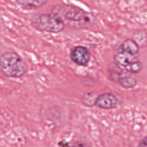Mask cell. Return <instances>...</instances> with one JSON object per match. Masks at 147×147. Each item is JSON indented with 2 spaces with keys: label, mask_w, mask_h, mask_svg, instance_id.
Wrapping results in <instances>:
<instances>
[{
  "label": "cell",
  "mask_w": 147,
  "mask_h": 147,
  "mask_svg": "<svg viewBox=\"0 0 147 147\" xmlns=\"http://www.w3.org/2000/svg\"><path fill=\"white\" fill-rule=\"evenodd\" d=\"M16 2L25 10H33L42 6L47 1L44 0H18Z\"/></svg>",
  "instance_id": "cell-8"
},
{
  "label": "cell",
  "mask_w": 147,
  "mask_h": 147,
  "mask_svg": "<svg viewBox=\"0 0 147 147\" xmlns=\"http://www.w3.org/2000/svg\"><path fill=\"white\" fill-rule=\"evenodd\" d=\"M52 13L57 16L65 26L73 28H88L94 24L95 20L91 13L72 5H57L52 7Z\"/></svg>",
  "instance_id": "cell-1"
},
{
  "label": "cell",
  "mask_w": 147,
  "mask_h": 147,
  "mask_svg": "<svg viewBox=\"0 0 147 147\" xmlns=\"http://www.w3.org/2000/svg\"><path fill=\"white\" fill-rule=\"evenodd\" d=\"M142 67V64L140 60H137L133 63L131 64L125 68V70L130 73H138L139 72Z\"/></svg>",
  "instance_id": "cell-10"
},
{
  "label": "cell",
  "mask_w": 147,
  "mask_h": 147,
  "mask_svg": "<svg viewBox=\"0 0 147 147\" xmlns=\"http://www.w3.org/2000/svg\"><path fill=\"white\" fill-rule=\"evenodd\" d=\"M30 21L35 29L49 33H59L63 30L65 26L60 18L52 13L34 14L31 16Z\"/></svg>",
  "instance_id": "cell-3"
},
{
  "label": "cell",
  "mask_w": 147,
  "mask_h": 147,
  "mask_svg": "<svg viewBox=\"0 0 147 147\" xmlns=\"http://www.w3.org/2000/svg\"><path fill=\"white\" fill-rule=\"evenodd\" d=\"M28 70L25 60L14 51H6L0 55V71L6 76L21 78Z\"/></svg>",
  "instance_id": "cell-2"
},
{
  "label": "cell",
  "mask_w": 147,
  "mask_h": 147,
  "mask_svg": "<svg viewBox=\"0 0 147 147\" xmlns=\"http://www.w3.org/2000/svg\"><path fill=\"white\" fill-rule=\"evenodd\" d=\"M120 49L134 55H138L139 47L136 41L128 38L124 40L118 47Z\"/></svg>",
  "instance_id": "cell-7"
},
{
  "label": "cell",
  "mask_w": 147,
  "mask_h": 147,
  "mask_svg": "<svg viewBox=\"0 0 147 147\" xmlns=\"http://www.w3.org/2000/svg\"><path fill=\"white\" fill-rule=\"evenodd\" d=\"M138 147H147V136L140 141Z\"/></svg>",
  "instance_id": "cell-11"
},
{
  "label": "cell",
  "mask_w": 147,
  "mask_h": 147,
  "mask_svg": "<svg viewBox=\"0 0 147 147\" xmlns=\"http://www.w3.org/2000/svg\"><path fill=\"white\" fill-rule=\"evenodd\" d=\"M114 59L115 64L124 69L134 61L138 60V56L123 51L119 48L114 55Z\"/></svg>",
  "instance_id": "cell-6"
},
{
  "label": "cell",
  "mask_w": 147,
  "mask_h": 147,
  "mask_svg": "<svg viewBox=\"0 0 147 147\" xmlns=\"http://www.w3.org/2000/svg\"><path fill=\"white\" fill-rule=\"evenodd\" d=\"M118 82L123 88H130L137 84V80L130 75H124L119 79Z\"/></svg>",
  "instance_id": "cell-9"
},
{
  "label": "cell",
  "mask_w": 147,
  "mask_h": 147,
  "mask_svg": "<svg viewBox=\"0 0 147 147\" xmlns=\"http://www.w3.org/2000/svg\"><path fill=\"white\" fill-rule=\"evenodd\" d=\"M119 104V99L113 94L105 92L98 96L94 105L103 109H111L116 107Z\"/></svg>",
  "instance_id": "cell-5"
},
{
  "label": "cell",
  "mask_w": 147,
  "mask_h": 147,
  "mask_svg": "<svg viewBox=\"0 0 147 147\" xmlns=\"http://www.w3.org/2000/svg\"><path fill=\"white\" fill-rule=\"evenodd\" d=\"M70 57L75 64L85 66L90 60V53L88 49L83 46H76L73 48L70 52Z\"/></svg>",
  "instance_id": "cell-4"
}]
</instances>
